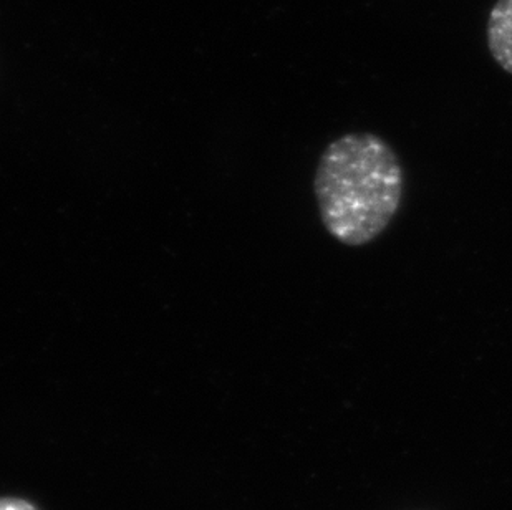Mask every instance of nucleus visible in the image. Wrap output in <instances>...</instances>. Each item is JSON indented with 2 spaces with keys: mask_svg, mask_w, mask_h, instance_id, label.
<instances>
[{
  "mask_svg": "<svg viewBox=\"0 0 512 510\" xmlns=\"http://www.w3.org/2000/svg\"><path fill=\"white\" fill-rule=\"evenodd\" d=\"M405 191L400 158L382 136L348 133L320 156L314 193L325 231L343 246H367L385 232Z\"/></svg>",
  "mask_w": 512,
  "mask_h": 510,
  "instance_id": "nucleus-1",
  "label": "nucleus"
},
{
  "mask_svg": "<svg viewBox=\"0 0 512 510\" xmlns=\"http://www.w3.org/2000/svg\"><path fill=\"white\" fill-rule=\"evenodd\" d=\"M486 35L494 62L512 75V0H498L494 4Z\"/></svg>",
  "mask_w": 512,
  "mask_h": 510,
  "instance_id": "nucleus-2",
  "label": "nucleus"
},
{
  "mask_svg": "<svg viewBox=\"0 0 512 510\" xmlns=\"http://www.w3.org/2000/svg\"><path fill=\"white\" fill-rule=\"evenodd\" d=\"M0 510H37L32 504L22 499H12V497H4L0 499Z\"/></svg>",
  "mask_w": 512,
  "mask_h": 510,
  "instance_id": "nucleus-3",
  "label": "nucleus"
}]
</instances>
